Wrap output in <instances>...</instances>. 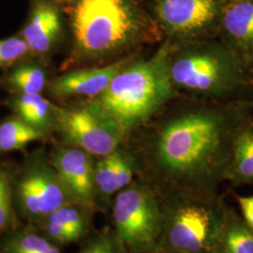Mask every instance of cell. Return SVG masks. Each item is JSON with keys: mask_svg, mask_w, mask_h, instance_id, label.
Returning a JSON list of instances; mask_svg holds the SVG:
<instances>
[{"mask_svg": "<svg viewBox=\"0 0 253 253\" xmlns=\"http://www.w3.org/2000/svg\"><path fill=\"white\" fill-rule=\"evenodd\" d=\"M172 95L168 49L150 59L125 65L107 88L89 101L126 135L150 118Z\"/></svg>", "mask_w": 253, "mask_h": 253, "instance_id": "6da1fadb", "label": "cell"}, {"mask_svg": "<svg viewBox=\"0 0 253 253\" xmlns=\"http://www.w3.org/2000/svg\"><path fill=\"white\" fill-rule=\"evenodd\" d=\"M73 29L79 52L99 56L133 42L140 24L127 0H79L73 12Z\"/></svg>", "mask_w": 253, "mask_h": 253, "instance_id": "7a4b0ae2", "label": "cell"}, {"mask_svg": "<svg viewBox=\"0 0 253 253\" xmlns=\"http://www.w3.org/2000/svg\"><path fill=\"white\" fill-rule=\"evenodd\" d=\"M221 124L216 115L201 112L173 120L163 129L158 143L161 163L177 173L200 171L218 150Z\"/></svg>", "mask_w": 253, "mask_h": 253, "instance_id": "3957f363", "label": "cell"}, {"mask_svg": "<svg viewBox=\"0 0 253 253\" xmlns=\"http://www.w3.org/2000/svg\"><path fill=\"white\" fill-rule=\"evenodd\" d=\"M54 120L64 142L89 155L104 157L118 149L124 134L95 104L55 108Z\"/></svg>", "mask_w": 253, "mask_h": 253, "instance_id": "277c9868", "label": "cell"}, {"mask_svg": "<svg viewBox=\"0 0 253 253\" xmlns=\"http://www.w3.org/2000/svg\"><path fill=\"white\" fill-rule=\"evenodd\" d=\"M113 217L119 241L136 252L151 248L161 233L158 204L148 190L139 186L119 191Z\"/></svg>", "mask_w": 253, "mask_h": 253, "instance_id": "5b68a950", "label": "cell"}, {"mask_svg": "<svg viewBox=\"0 0 253 253\" xmlns=\"http://www.w3.org/2000/svg\"><path fill=\"white\" fill-rule=\"evenodd\" d=\"M17 197L25 215L38 221L71 203L54 167L42 158L32 161L27 167L19 181Z\"/></svg>", "mask_w": 253, "mask_h": 253, "instance_id": "8992f818", "label": "cell"}, {"mask_svg": "<svg viewBox=\"0 0 253 253\" xmlns=\"http://www.w3.org/2000/svg\"><path fill=\"white\" fill-rule=\"evenodd\" d=\"M233 68L223 54L202 49L181 55L170 64L173 84L190 90L215 92L233 77Z\"/></svg>", "mask_w": 253, "mask_h": 253, "instance_id": "52a82bcc", "label": "cell"}, {"mask_svg": "<svg viewBox=\"0 0 253 253\" xmlns=\"http://www.w3.org/2000/svg\"><path fill=\"white\" fill-rule=\"evenodd\" d=\"M54 167L71 203L81 208H92L96 191L94 168L91 155L81 148L70 145L53 154Z\"/></svg>", "mask_w": 253, "mask_h": 253, "instance_id": "ba28073f", "label": "cell"}, {"mask_svg": "<svg viewBox=\"0 0 253 253\" xmlns=\"http://www.w3.org/2000/svg\"><path fill=\"white\" fill-rule=\"evenodd\" d=\"M213 213L199 205L178 209L170 222L168 239L172 249L181 253H200L208 249L217 234Z\"/></svg>", "mask_w": 253, "mask_h": 253, "instance_id": "9c48e42d", "label": "cell"}, {"mask_svg": "<svg viewBox=\"0 0 253 253\" xmlns=\"http://www.w3.org/2000/svg\"><path fill=\"white\" fill-rule=\"evenodd\" d=\"M217 0H160L157 14L177 34H191L208 27L217 16Z\"/></svg>", "mask_w": 253, "mask_h": 253, "instance_id": "30bf717a", "label": "cell"}, {"mask_svg": "<svg viewBox=\"0 0 253 253\" xmlns=\"http://www.w3.org/2000/svg\"><path fill=\"white\" fill-rule=\"evenodd\" d=\"M120 60L100 68H90L65 73L50 84V91L56 97L96 98L107 88L115 75L126 65Z\"/></svg>", "mask_w": 253, "mask_h": 253, "instance_id": "8fae6325", "label": "cell"}, {"mask_svg": "<svg viewBox=\"0 0 253 253\" xmlns=\"http://www.w3.org/2000/svg\"><path fill=\"white\" fill-rule=\"evenodd\" d=\"M61 28L60 17L53 6L41 3L37 5L24 27L22 38L29 51L43 54L51 49Z\"/></svg>", "mask_w": 253, "mask_h": 253, "instance_id": "7c38bea8", "label": "cell"}, {"mask_svg": "<svg viewBox=\"0 0 253 253\" xmlns=\"http://www.w3.org/2000/svg\"><path fill=\"white\" fill-rule=\"evenodd\" d=\"M94 175L97 193L108 199L129 185L133 177V166L126 154L117 149L101 157L95 164Z\"/></svg>", "mask_w": 253, "mask_h": 253, "instance_id": "4fadbf2b", "label": "cell"}, {"mask_svg": "<svg viewBox=\"0 0 253 253\" xmlns=\"http://www.w3.org/2000/svg\"><path fill=\"white\" fill-rule=\"evenodd\" d=\"M74 204H67L42 221L46 236L56 244H68L81 238L86 230L85 217Z\"/></svg>", "mask_w": 253, "mask_h": 253, "instance_id": "5bb4252c", "label": "cell"}, {"mask_svg": "<svg viewBox=\"0 0 253 253\" xmlns=\"http://www.w3.org/2000/svg\"><path fill=\"white\" fill-rule=\"evenodd\" d=\"M11 106L19 118L42 132L54 120V107L41 94H18Z\"/></svg>", "mask_w": 253, "mask_h": 253, "instance_id": "9a60e30c", "label": "cell"}, {"mask_svg": "<svg viewBox=\"0 0 253 253\" xmlns=\"http://www.w3.org/2000/svg\"><path fill=\"white\" fill-rule=\"evenodd\" d=\"M227 32L241 45L253 46V0H239L228 5L223 14Z\"/></svg>", "mask_w": 253, "mask_h": 253, "instance_id": "2e32d148", "label": "cell"}, {"mask_svg": "<svg viewBox=\"0 0 253 253\" xmlns=\"http://www.w3.org/2000/svg\"><path fill=\"white\" fill-rule=\"evenodd\" d=\"M43 132L28 125L17 116L0 123V152H10L25 148L42 138Z\"/></svg>", "mask_w": 253, "mask_h": 253, "instance_id": "e0dca14e", "label": "cell"}, {"mask_svg": "<svg viewBox=\"0 0 253 253\" xmlns=\"http://www.w3.org/2000/svg\"><path fill=\"white\" fill-rule=\"evenodd\" d=\"M6 84L17 94H41L45 87V73L36 66L22 65L9 73Z\"/></svg>", "mask_w": 253, "mask_h": 253, "instance_id": "ac0fdd59", "label": "cell"}, {"mask_svg": "<svg viewBox=\"0 0 253 253\" xmlns=\"http://www.w3.org/2000/svg\"><path fill=\"white\" fill-rule=\"evenodd\" d=\"M5 251L6 253H62L48 238L29 232L11 235Z\"/></svg>", "mask_w": 253, "mask_h": 253, "instance_id": "d6986e66", "label": "cell"}, {"mask_svg": "<svg viewBox=\"0 0 253 253\" xmlns=\"http://www.w3.org/2000/svg\"><path fill=\"white\" fill-rule=\"evenodd\" d=\"M235 167L246 179H253V132L245 131L235 143Z\"/></svg>", "mask_w": 253, "mask_h": 253, "instance_id": "ffe728a7", "label": "cell"}, {"mask_svg": "<svg viewBox=\"0 0 253 253\" xmlns=\"http://www.w3.org/2000/svg\"><path fill=\"white\" fill-rule=\"evenodd\" d=\"M227 253H253V233L240 224L227 229L224 235Z\"/></svg>", "mask_w": 253, "mask_h": 253, "instance_id": "44dd1931", "label": "cell"}, {"mask_svg": "<svg viewBox=\"0 0 253 253\" xmlns=\"http://www.w3.org/2000/svg\"><path fill=\"white\" fill-rule=\"evenodd\" d=\"M29 52L27 42L22 37L0 40V68H7L17 63Z\"/></svg>", "mask_w": 253, "mask_h": 253, "instance_id": "7402d4cb", "label": "cell"}, {"mask_svg": "<svg viewBox=\"0 0 253 253\" xmlns=\"http://www.w3.org/2000/svg\"><path fill=\"white\" fill-rule=\"evenodd\" d=\"M13 217L10 177L5 170L0 169V234L10 227Z\"/></svg>", "mask_w": 253, "mask_h": 253, "instance_id": "603a6c76", "label": "cell"}, {"mask_svg": "<svg viewBox=\"0 0 253 253\" xmlns=\"http://www.w3.org/2000/svg\"><path fill=\"white\" fill-rule=\"evenodd\" d=\"M78 253H121V251L111 235H100Z\"/></svg>", "mask_w": 253, "mask_h": 253, "instance_id": "cb8c5ba5", "label": "cell"}, {"mask_svg": "<svg viewBox=\"0 0 253 253\" xmlns=\"http://www.w3.org/2000/svg\"><path fill=\"white\" fill-rule=\"evenodd\" d=\"M238 202L246 221L253 230V196L239 197Z\"/></svg>", "mask_w": 253, "mask_h": 253, "instance_id": "d4e9b609", "label": "cell"}, {"mask_svg": "<svg viewBox=\"0 0 253 253\" xmlns=\"http://www.w3.org/2000/svg\"><path fill=\"white\" fill-rule=\"evenodd\" d=\"M59 1H72V0H59Z\"/></svg>", "mask_w": 253, "mask_h": 253, "instance_id": "484cf974", "label": "cell"}]
</instances>
